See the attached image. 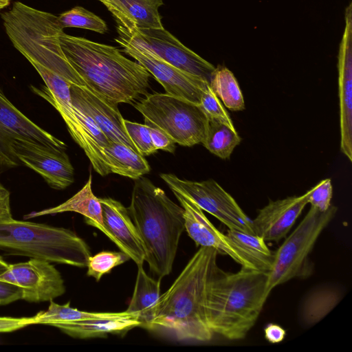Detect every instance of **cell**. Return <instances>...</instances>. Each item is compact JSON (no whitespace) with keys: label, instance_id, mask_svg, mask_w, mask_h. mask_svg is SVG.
I'll return each instance as SVG.
<instances>
[{"label":"cell","instance_id":"cell-1","mask_svg":"<svg viewBox=\"0 0 352 352\" xmlns=\"http://www.w3.org/2000/svg\"><path fill=\"white\" fill-rule=\"evenodd\" d=\"M218 252L200 247L170 287L160 295L153 320V329L170 331L179 340L210 341L214 333L207 320L210 281L219 268Z\"/></svg>","mask_w":352,"mask_h":352},{"label":"cell","instance_id":"cell-2","mask_svg":"<svg viewBox=\"0 0 352 352\" xmlns=\"http://www.w3.org/2000/svg\"><path fill=\"white\" fill-rule=\"evenodd\" d=\"M60 47L87 87L109 101L131 103L147 94L151 74L116 47L71 36L62 32Z\"/></svg>","mask_w":352,"mask_h":352},{"label":"cell","instance_id":"cell-3","mask_svg":"<svg viewBox=\"0 0 352 352\" xmlns=\"http://www.w3.org/2000/svg\"><path fill=\"white\" fill-rule=\"evenodd\" d=\"M127 209L143 242L145 261L162 279L172 271L185 230L184 209L143 176L135 179Z\"/></svg>","mask_w":352,"mask_h":352},{"label":"cell","instance_id":"cell-4","mask_svg":"<svg viewBox=\"0 0 352 352\" xmlns=\"http://www.w3.org/2000/svg\"><path fill=\"white\" fill-rule=\"evenodd\" d=\"M267 278V273L243 267L235 273L217 269L207 300L208 324L214 334L232 340L246 336L270 295Z\"/></svg>","mask_w":352,"mask_h":352},{"label":"cell","instance_id":"cell-5","mask_svg":"<svg viewBox=\"0 0 352 352\" xmlns=\"http://www.w3.org/2000/svg\"><path fill=\"white\" fill-rule=\"evenodd\" d=\"M0 250L78 267L87 266L91 250L71 230L16 220L0 221Z\"/></svg>","mask_w":352,"mask_h":352},{"label":"cell","instance_id":"cell-6","mask_svg":"<svg viewBox=\"0 0 352 352\" xmlns=\"http://www.w3.org/2000/svg\"><path fill=\"white\" fill-rule=\"evenodd\" d=\"M134 107L143 116L145 124L156 126L184 146L201 143L208 118L200 104L168 94H148Z\"/></svg>","mask_w":352,"mask_h":352},{"label":"cell","instance_id":"cell-7","mask_svg":"<svg viewBox=\"0 0 352 352\" xmlns=\"http://www.w3.org/2000/svg\"><path fill=\"white\" fill-rule=\"evenodd\" d=\"M337 210L332 205L324 212L311 206L304 219L274 252L267 283L270 294L276 286L302 272L309 254Z\"/></svg>","mask_w":352,"mask_h":352},{"label":"cell","instance_id":"cell-8","mask_svg":"<svg viewBox=\"0 0 352 352\" xmlns=\"http://www.w3.org/2000/svg\"><path fill=\"white\" fill-rule=\"evenodd\" d=\"M160 176L171 190L190 198L203 211L216 217L228 229L254 234L252 220L214 179L192 182L179 179L172 173H161Z\"/></svg>","mask_w":352,"mask_h":352},{"label":"cell","instance_id":"cell-9","mask_svg":"<svg viewBox=\"0 0 352 352\" xmlns=\"http://www.w3.org/2000/svg\"><path fill=\"white\" fill-rule=\"evenodd\" d=\"M116 42L122 52L133 58L164 87L166 93L199 104L203 90L209 82L168 63L151 50L129 36L117 25Z\"/></svg>","mask_w":352,"mask_h":352},{"label":"cell","instance_id":"cell-10","mask_svg":"<svg viewBox=\"0 0 352 352\" xmlns=\"http://www.w3.org/2000/svg\"><path fill=\"white\" fill-rule=\"evenodd\" d=\"M38 74L45 86L34 91L48 101L59 112L68 131L76 144L84 151L92 167L99 175L105 176L111 172L107 166L102 150L89 133L79 118L72 102L69 87L71 83L52 72L39 70Z\"/></svg>","mask_w":352,"mask_h":352},{"label":"cell","instance_id":"cell-11","mask_svg":"<svg viewBox=\"0 0 352 352\" xmlns=\"http://www.w3.org/2000/svg\"><path fill=\"white\" fill-rule=\"evenodd\" d=\"M15 140L36 142L63 151L67 148L65 142L31 121L0 90L1 167L10 168L21 164L12 148V144Z\"/></svg>","mask_w":352,"mask_h":352},{"label":"cell","instance_id":"cell-12","mask_svg":"<svg viewBox=\"0 0 352 352\" xmlns=\"http://www.w3.org/2000/svg\"><path fill=\"white\" fill-rule=\"evenodd\" d=\"M1 280L19 287L21 299L30 302L53 300L65 292L60 273L43 259L10 264Z\"/></svg>","mask_w":352,"mask_h":352},{"label":"cell","instance_id":"cell-13","mask_svg":"<svg viewBox=\"0 0 352 352\" xmlns=\"http://www.w3.org/2000/svg\"><path fill=\"white\" fill-rule=\"evenodd\" d=\"M121 28L133 39L146 46L164 61L182 71L210 82L215 67L186 47L164 28L151 29L134 28L131 32Z\"/></svg>","mask_w":352,"mask_h":352},{"label":"cell","instance_id":"cell-14","mask_svg":"<svg viewBox=\"0 0 352 352\" xmlns=\"http://www.w3.org/2000/svg\"><path fill=\"white\" fill-rule=\"evenodd\" d=\"M12 148L21 164L34 170L54 189L63 190L74 182V169L65 151L36 142L15 140Z\"/></svg>","mask_w":352,"mask_h":352},{"label":"cell","instance_id":"cell-15","mask_svg":"<svg viewBox=\"0 0 352 352\" xmlns=\"http://www.w3.org/2000/svg\"><path fill=\"white\" fill-rule=\"evenodd\" d=\"M184 209L185 230L197 246L212 248L228 255L241 267L256 270L245 254L208 220L203 210L190 198L172 190Z\"/></svg>","mask_w":352,"mask_h":352},{"label":"cell","instance_id":"cell-16","mask_svg":"<svg viewBox=\"0 0 352 352\" xmlns=\"http://www.w3.org/2000/svg\"><path fill=\"white\" fill-rule=\"evenodd\" d=\"M69 90L73 105L91 118L109 140L125 144L138 152L126 131L118 104L85 86L71 84Z\"/></svg>","mask_w":352,"mask_h":352},{"label":"cell","instance_id":"cell-17","mask_svg":"<svg viewBox=\"0 0 352 352\" xmlns=\"http://www.w3.org/2000/svg\"><path fill=\"white\" fill-rule=\"evenodd\" d=\"M340 150L352 162V5L345 11V27L338 56Z\"/></svg>","mask_w":352,"mask_h":352},{"label":"cell","instance_id":"cell-18","mask_svg":"<svg viewBox=\"0 0 352 352\" xmlns=\"http://www.w3.org/2000/svg\"><path fill=\"white\" fill-rule=\"evenodd\" d=\"M98 199L102 206L103 223L107 232V237L138 266L142 265L146 256L144 244L127 208L110 197Z\"/></svg>","mask_w":352,"mask_h":352},{"label":"cell","instance_id":"cell-19","mask_svg":"<svg viewBox=\"0 0 352 352\" xmlns=\"http://www.w3.org/2000/svg\"><path fill=\"white\" fill-rule=\"evenodd\" d=\"M307 204L305 194L270 201L252 220L254 234L265 241L281 240L288 234Z\"/></svg>","mask_w":352,"mask_h":352},{"label":"cell","instance_id":"cell-20","mask_svg":"<svg viewBox=\"0 0 352 352\" xmlns=\"http://www.w3.org/2000/svg\"><path fill=\"white\" fill-rule=\"evenodd\" d=\"M91 178L92 176L90 174L84 186L66 201L53 208L31 212L25 215V219L65 212H74L84 216L85 222L87 224L98 228L107 236L103 223L101 204L92 191Z\"/></svg>","mask_w":352,"mask_h":352},{"label":"cell","instance_id":"cell-21","mask_svg":"<svg viewBox=\"0 0 352 352\" xmlns=\"http://www.w3.org/2000/svg\"><path fill=\"white\" fill-rule=\"evenodd\" d=\"M67 335L80 339L106 338L109 334L123 335L140 327L135 316L91 319L54 325Z\"/></svg>","mask_w":352,"mask_h":352},{"label":"cell","instance_id":"cell-22","mask_svg":"<svg viewBox=\"0 0 352 352\" xmlns=\"http://www.w3.org/2000/svg\"><path fill=\"white\" fill-rule=\"evenodd\" d=\"M161 279L147 275L142 265L138 266L133 294L126 311L138 317L140 327L153 329L155 307L160 296Z\"/></svg>","mask_w":352,"mask_h":352},{"label":"cell","instance_id":"cell-23","mask_svg":"<svg viewBox=\"0 0 352 352\" xmlns=\"http://www.w3.org/2000/svg\"><path fill=\"white\" fill-rule=\"evenodd\" d=\"M102 153L111 173L135 180L151 170L143 155L122 143L109 140Z\"/></svg>","mask_w":352,"mask_h":352},{"label":"cell","instance_id":"cell-24","mask_svg":"<svg viewBox=\"0 0 352 352\" xmlns=\"http://www.w3.org/2000/svg\"><path fill=\"white\" fill-rule=\"evenodd\" d=\"M50 302L49 307L46 311H40L34 316L36 324H46L54 327L57 324L91 319L137 317L126 311L122 312H89L80 311L70 307L69 302L63 305H58L53 300Z\"/></svg>","mask_w":352,"mask_h":352},{"label":"cell","instance_id":"cell-25","mask_svg":"<svg viewBox=\"0 0 352 352\" xmlns=\"http://www.w3.org/2000/svg\"><path fill=\"white\" fill-rule=\"evenodd\" d=\"M226 235L245 254L256 270L267 274L270 272L274 252L261 236L230 229Z\"/></svg>","mask_w":352,"mask_h":352},{"label":"cell","instance_id":"cell-26","mask_svg":"<svg viewBox=\"0 0 352 352\" xmlns=\"http://www.w3.org/2000/svg\"><path fill=\"white\" fill-rule=\"evenodd\" d=\"M241 141L234 127L218 120L208 119L206 136L201 144L212 154L226 160Z\"/></svg>","mask_w":352,"mask_h":352},{"label":"cell","instance_id":"cell-27","mask_svg":"<svg viewBox=\"0 0 352 352\" xmlns=\"http://www.w3.org/2000/svg\"><path fill=\"white\" fill-rule=\"evenodd\" d=\"M209 85L226 108L234 111L245 109L244 99L239 83L233 73L227 67H215Z\"/></svg>","mask_w":352,"mask_h":352},{"label":"cell","instance_id":"cell-28","mask_svg":"<svg viewBox=\"0 0 352 352\" xmlns=\"http://www.w3.org/2000/svg\"><path fill=\"white\" fill-rule=\"evenodd\" d=\"M138 29L163 28L159 8L163 0H118Z\"/></svg>","mask_w":352,"mask_h":352},{"label":"cell","instance_id":"cell-29","mask_svg":"<svg viewBox=\"0 0 352 352\" xmlns=\"http://www.w3.org/2000/svg\"><path fill=\"white\" fill-rule=\"evenodd\" d=\"M340 299L338 292L331 288L320 289L311 293L303 305L304 322L308 325L319 322L334 308Z\"/></svg>","mask_w":352,"mask_h":352},{"label":"cell","instance_id":"cell-30","mask_svg":"<svg viewBox=\"0 0 352 352\" xmlns=\"http://www.w3.org/2000/svg\"><path fill=\"white\" fill-rule=\"evenodd\" d=\"M58 19L63 29L65 28H78L89 30L99 34H104L108 30L104 21L81 6H76L60 14L58 16Z\"/></svg>","mask_w":352,"mask_h":352},{"label":"cell","instance_id":"cell-31","mask_svg":"<svg viewBox=\"0 0 352 352\" xmlns=\"http://www.w3.org/2000/svg\"><path fill=\"white\" fill-rule=\"evenodd\" d=\"M130 257L123 252L102 251L94 256H91L87 263V275L94 277L96 281L105 274L109 273L113 268L123 264Z\"/></svg>","mask_w":352,"mask_h":352},{"label":"cell","instance_id":"cell-32","mask_svg":"<svg viewBox=\"0 0 352 352\" xmlns=\"http://www.w3.org/2000/svg\"><path fill=\"white\" fill-rule=\"evenodd\" d=\"M124 124L131 140L140 154L145 156L157 152V150L153 144L148 125L125 119Z\"/></svg>","mask_w":352,"mask_h":352},{"label":"cell","instance_id":"cell-33","mask_svg":"<svg viewBox=\"0 0 352 352\" xmlns=\"http://www.w3.org/2000/svg\"><path fill=\"white\" fill-rule=\"evenodd\" d=\"M199 104L208 119L218 120L234 127L230 116L209 84L203 90Z\"/></svg>","mask_w":352,"mask_h":352},{"label":"cell","instance_id":"cell-34","mask_svg":"<svg viewBox=\"0 0 352 352\" xmlns=\"http://www.w3.org/2000/svg\"><path fill=\"white\" fill-rule=\"evenodd\" d=\"M332 194L333 188L330 179L322 180L305 193L307 204L321 212L327 210L331 206Z\"/></svg>","mask_w":352,"mask_h":352},{"label":"cell","instance_id":"cell-35","mask_svg":"<svg viewBox=\"0 0 352 352\" xmlns=\"http://www.w3.org/2000/svg\"><path fill=\"white\" fill-rule=\"evenodd\" d=\"M10 264L0 256V305H6L21 299L22 292L19 287L1 280Z\"/></svg>","mask_w":352,"mask_h":352},{"label":"cell","instance_id":"cell-36","mask_svg":"<svg viewBox=\"0 0 352 352\" xmlns=\"http://www.w3.org/2000/svg\"><path fill=\"white\" fill-rule=\"evenodd\" d=\"M151 140L155 148L157 150H163L170 153H174L175 150V142L173 139L160 129L148 126Z\"/></svg>","mask_w":352,"mask_h":352},{"label":"cell","instance_id":"cell-37","mask_svg":"<svg viewBox=\"0 0 352 352\" xmlns=\"http://www.w3.org/2000/svg\"><path fill=\"white\" fill-rule=\"evenodd\" d=\"M36 324L35 318L0 317V333L11 332L25 327Z\"/></svg>","mask_w":352,"mask_h":352},{"label":"cell","instance_id":"cell-38","mask_svg":"<svg viewBox=\"0 0 352 352\" xmlns=\"http://www.w3.org/2000/svg\"><path fill=\"white\" fill-rule=\"evenodd\" d=\"M110 11L116 19L117 24L124 27L131 25L132 21L130 19L125 9L118 0H99Z\"/></svg>","mask_w":352,"mask_h":352},{"label":"cell","instance_id":"cell-39","mask_svg":"<svg viewBox=\"0 0 352 352\" xmlns=\"http://www.w3.org/2000/svg\"><path fill=\"white\" fill-rule=\"evenodd\" d=\"M265 338L270 343L282 342L286 335L285 330L280 325L274 323L268 324L264 329Z\"/></svg>","mask_w":352,"mask_h":352},{"label":"cell","instance_id":"cell-40","mask_svg":"<svg viewBox=\"0 0 352 352\" xmlns=\"http://www.w3.org/2000/svg\"><path fill=\"white\" fill-rule=\"evenodd\" d=\"M12 218L10 204V192L2 186H0V221L9 220Z\"/></svg>","mask_w":352,"mask_h":352},{"label":"cell","instance_id":"cell-41","mask_svg":"<svg viewBox=\"0 0 352 352\" xmlns=\"http://www.w3.org/2000/svg\"><path fill=\"white\" fill-rule=\"evenodd\" d=\"M11 0H0V10L6 8L10 5Z\"/></svg>","mask_w":352,"mask_h":352},{"label":"cell","instance_id":"cell-42","mask_svg":"<svg viewBox=\"0 0 352 352\" xmlns=\"http://www.w3.org/2000/svg\"><path fill=\"white\" fill-rule=\"evenodd\" d=\"M1 186V185L0 184V186Z\"/></svg>","mask_w":352,"mask_h":352}]
</instances>
